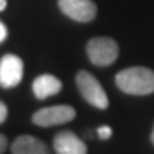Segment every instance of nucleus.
I'll return each instance as SVG.
<instances>
[{"label":"nucleus","instance_id":"11","mask_svg":"<svg viewBox=\"0 0 154 154\" xmlns=\"http://www.w3.org/2000/svg\"><path fill=\"white\" fill-rule=\"evenodd\" d=\"M7 115H9V110H7L5 103H2V101H0V123H4V122H5Z\"/></svg>","mask_w":154,"mask_h":154},{"label":"nucleus","instance_id":"15","mask_svg":"<svg viewBox=\"0 0 154 154\" xmlns=\"http://www.w3.org/2000/svg\"><path fill=\"white\" fill-rule=\"evenodd\" d=\"M151 142L154 144V127H152V132H151Z\"/></svg>","mask_w":154,"mask_h":154},{"label":"nucleus","instance_id":"2","mask_svg":"<svg viewBox=\"0 0 154 154\" xmlns=\"http://www.w3.org/2000/svg\"><path fill=\"white\" fill-rule=\"evenodd\" d=\"M75 82L79 93L82 94V98L88 101L89 105H93L98 110H106L110 101L106 96L103 86L99 84V81L88 70H79L75 75Z\"/></svg>","mask_w":154,"mask_h":154},{"label":"nucleus","instance_id":"1","mask_svg":"<svg viewBox=\"0 0 154 154\" xmlns=\"http://www.w3.org/2000/svg\"><path fill=\"white\" fill-rule=\"evenodd\" d=\"M116 88L132 96H147L154 93V70L147 67H128L116 74Z\"/></svg>","mask_w":154,"mask_h":154},{"label":"nucleus","instance_id":"14","mask_svg":"<svg viewBox=\"0 0 154 154\" xmlns=\"http://www.w3.org/2000/svg\"><path fill=\"white\" fill-rule=\"evenodd\" d=\"M5 7H7V0H0V12L5 11Z\"/></svg>","mask_w":154,"mask_h":154},{"label":"nucleus","instance_id":"7","mask_svg":"<svg viewBox=\"0 0 154 154\" xmlns=\"http://www.w3.org/2000/svg\"><path fill=\"white\" fill-rule=\"evenodd\" d=\"M53 149L57 154H88L84 140L70 130H62L53 137Z\"/></svg>","mask_w":154,"mask_h":154},{"label":"nucleus","instance_id":"9","mask_svg":"<svg viewBox=\"0 0 154 154\" xmlns=\"http://www.w3.org/2000/svg\"><path fill=\"white\" fill-rule=\"evenodd\" d=\"M60 89L62 82L55 75H50V74H43V75L36 77L33 82V93L38 99H46L50 96H55L60 93Z\"/></svg>","mask_w":154,"mask_h":154},{"label":"nucleus","instance_id":"12","mask_svg":"<svg viewBox=\"0 0 154 154\" xmlns=\"http://www.w3.org/2000/svg\"><path fill=\"white\" fill-rule=\"evenodd\" d=\"M5 149H7V137L0 134V154L5 152Z\"/></svg>","mask_w":154,"mask_h":154},{"label":"nucleus","instance_id":"13","mask_svg":"<svg viewBox=\"0 0 154 154\" xmlns=\"http://www.w3.org/2000/svg\"><path fill=\"white\" fill-rule=\"evenodd\" d=\"M5 38H7V28H5V24L0 21V43H2Z\"/></svg>","mask_w":154,"mask_h":154},{"label":"nucleus","instance_id":"5","mask_svg":"<svg viewBox=\"0 0 154 154\" xmlns=\"http://www.w3.org/2000/svg\"><path fill=\"white\" fill-rule=\"evenodd\" d=\"M58 7L67 17L77 22H91L98 12L93 0H58Z\"/></svg>","mask_w":154,"mask_h":154},{"label":"nucleus","instance_id":"10","mask_svg":"<svg viewBox=\"0 0 154 154\" xmlns=\"http://www.w3.org/2000/svg\"><path fill=\"white\" fill-rule=\"evenodd\" d=\"M96 134H98V137H99V139L106 140V139H110V137H111V128H110L108 125H103V127H99L98 130H96Z\"/></svg>","mask_w":154,"mask_h":154},{"label":"nucleus","instance_id":"6","mask_svg":"<svg viewBox=\"0 0 154 154\" xmlns=\"http://www.w3.org/2000/svg\"><path fill=\"white\" fill-rule=\"evenodd\" d=\"M24 75V63L17 55H4L0 60V86L16 88Z\"/></svg>","mask_w":154,"mask_h":154},{"label":"nucleus","instance_id":"3","mask_svg":"<svg viewBox=\"0 0 154 154\" xmlns=\"http://www.w3.org/2000/svg\"><path fill=\"white\" fill-rule=\"evenodd\" d=\"M86 51H88V58L91 60L93 65L108 67L118 58L120 48H118L115 39L106 38V36H99V38L89 39Z\"/></svg>","mask_w":154,"mask_h":154},{"label":"nucleus","instance_id":"4","mask_svg":"<svg viewBox=\"0 0 154 154\" xmlns=\"http://www.w3.org/2000/svg\"><path fill=\"white\" fill-rule=\"evenodd\" d=\"M75 118V110L69 105H55L41 108L33 115V123L38 127H55L69 123Z\"/></svg>","mask_w":154,"mask_h":154},{"label":"nucleus","instance_id":"8","mask_svg":"<svg viewBox=\"0 0 154 154\" xmlns=\"http://www.w3.org/2000/svg\"><path fill=\"white\" fill-rule=\"evenodd\" d=\"M12 154H50L48 146L33 137V135H19L11 146Z\"/></svg>","mask_w":154,"mask_h":154}]
</instances>
